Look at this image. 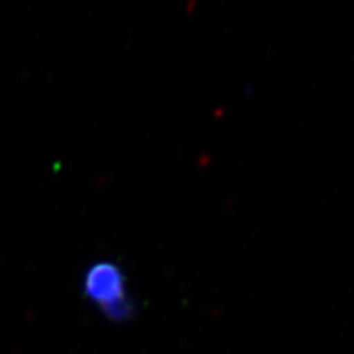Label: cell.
<instances>
[{
    "label": "cell",
    "instance_id": "1",
    "mask_svg": "<svg viewBox=\"0 0 354 354\" xmlns=\"http://www.w3.org/2000/svg\"><path fill=\"white\" fill-rule=\"evenodd\" d=\"M82 294L109 320L122 323L135 315L125 272L112 261H97L88 266L82 279Z\"/></svg>",
    "mask_w": 354,
    "mask_h": 354
}]
</instances>
